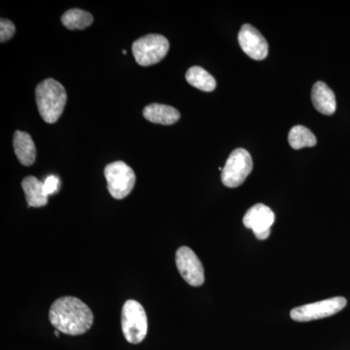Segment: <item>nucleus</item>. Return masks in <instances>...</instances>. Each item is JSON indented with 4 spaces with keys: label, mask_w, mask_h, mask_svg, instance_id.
<instances>
[{
    "label": "nucleus",
    "mask_w": 350,
    "mask_h": 350,
    "mask_svg": "<svg viewBox=\"0 0 350 350\" xmlns=\"http://www.w3.org/2000/svg\"><path fill=\"white\" fill-rule=\"evenodd\" d=\"M49 320L57 331L79 336L92 328L94 314L84 301L75 297H63L51 306Z\"/></svg>",
    "instance_id": "obj_1"
},
{
    "label": "nucleus",
    "mask_w": 350,
    "mask_h": 350,
    "mask_svg": "<svg viewBox=\"0 0 350 350\" xmlns=\"http://www.w3.org/2000/svg\"><path fill=\"white\" fill-rule=\"evenodd\" d=\"M36 100L38 111L44 121L54 124L63 114L68 94L61 83L49 78L36 87Z\"/></svg>",
    "instance_id": "obj_2"
},
{
    "label": "nucleus",
    "mask_w": 350,
    "mask_h": 350,
    "mask_svg": "<svg viewBox=\"0 0 350 350\" xmlns=\"http://www.w3.org/2000/svg\"><path fill=\"white\" fill-rule=\"evenodd\" d=\"M122 331L130 344H140L148 331V321L144 306L135 300H128L122 308Z\"/></svg>",
    "instance_id": "obj_3"
},
{
    "label": "nucleus",
    "mask_w": 350,
    "mask_h": 350,
    "mask_svg": "<svg viewBox=\"0 0 350 350\" xmlns=\"http://www.w3.org/2000/svg\"><path fill=\"white\" fill-rule=\"evenodd\" d=\"M169 50V40L161 34H147L133 44V57L142 66L160 63L167 56Z\"/></svg>",
    "instance_id": "obj_4"
},
{
    "label": "nucleus",
    "mask_w": 350,
    "mask_h": 350,
    "mask_svg": "<svg viewBox=\"0 0 350 350\" xmlns=\"http://www.w3.org/2000/svg\"><path fill=\"white\" fill-rule=\"evenodd\" d=\"M105 175L108 191L116 200H123L128 197L137 181V176L133 169L121 161L107 165L105 169Z\"/></svg>",
    "instance_id": "obj_5"
},
{
    "label": "nucleus",
    "mask_w": 350,
    "mask_h": 350,
    "mask_svg": "<svg viewBox=\"0 0 350 350\" xmlns=\"http://www.w3.org/2000/svg\"><path fill=\"white\" fill-rule=\"evenodd\" d=\"M253 170V161L250 152L238 148L232 152L223 167L221 180L226 187L237 188L247 178Z\"/></svg>",
    "instance_id": "obj_6"
},
{
    "label": "nucleus",
    "mask_w": 350,
    "mask_h": 350,
    "mask_svg": "<svg viewBox=\"0 0 350 350\" xmlns=\"http://www.w3.org/2000/svg\"><path fill=\"white\" fill-rule=\"evenodd\" d=\"M347 305V301L344 297H334L327 300L295 308L290 312V317L297 322L313 321L326 319L342 312Z\"/></svg>",
    "instance_id": "obj_7"
},
{
    "label": "nucleus",
    "mask_w": 350,
    "mask_h": 350,
    "mask_svg": "<svg viewBox=\"0 0 350 350\" xmlns=\"http://www.w3.org/2000/svg\"><path fill=\"white\" fill-rule=\"evenodd\" d=\"M176 267L183 280L191 286L200 287L204 283V269L194 251L181 246L175 255Z\"/></svg>",
    "instance_id": "obj_8"
},
{
    "label": "nucleus",
    "mask_w": 350,
    "mask_h": 350,
    "mask_svg": "<svg viewBox=\"0 0 350 350\" xmlns=\"http://www.w3.org/2000/svg\"><path fill=\"white\" fill-rule=\"evenodd\" d=\"M275 213L269 206L257 204L248 209L243 217V225L252 230L260 241H265L271 234V228L275 222Z\"/></svg>",
    "instance_id": "obj_9"
},
{
    "label": "nucleus",
    "mask_w": 350,
    "mask_h": 350,
    "mask_svg": "<svg viewBox=\"0 0 350 350\" xmlns=\"http://www.w3.org/2000/svg\"><path fill=\"white\" fill-rule=\"evenodd\" d=\"M241 49L251 59L262 61L269 54V45L261 32L250 24L243 25L239 33Z\"/></svg>",
    "instance_id": "obj_10"
},
{
    "label": "nucleus",
    "mask_w": 350,
    "mask_h": 350,
    "mask_svg": "<svg viewBox=\"0 0 350 350\" xmlns=\"http://www.w3.org/2000/svg\"><path fill=\"white\" fill-rule=\"evenodd\" d=\"M312 100L313 107L321 114L333 115L337 108L335 94L324 82L313 85Z\"/></svg>",
    "instance_id": "obj_11"
},
{
    "label": "nucleus",
    "mask_w": 350,
    "mask_h": 350,
    "mask_svg": "<svg viewBox=\"0 0 350 350\" xmlns=\"http://www.w3.org/2000/svg\"><path fill=\"white\" fill-rule=\"evenodd\" d=\"M13 146L16 156L23 165L29 167L33 165L36 159V148L29 133L16 131L14 133Z\"/></svg>",
    "instance_id": "obj_12"
},
{
    "label": "nucleus",
    "mask_w": 350,
    "mask_h": 350,
    "mask_svg": "<svg viewBox=\"0 0 350 350\" xmlns=\"http://www.w3.org/2000/svg\"><path fill=\"white\" fill-rule=\"evenodd\" d=\"M144 116L151 123L167 126L176 123L180 119V113L170 105L152 103L144 108Z\"/></svg>",
    "instance_id": "obj_13"
},
{
    "label": "nucleus",
    "mask_w": 350,
    "mask_h": 350,
    "mask_svg": "<svg viewBox=\"0 0 350 350\" xmlns=\"http://www.w3.org/2000/svg\"><path fill=\"white\" fill-rule=\"evenodd\" d=\"M22 187L29 207H42L48 204V196L44 191L43 182L36 177H25L22 181Z\"/></svg>",
    "instance_id": "obj_14"
},
{
    "label": "nucleus",
    "mask_w": 350,
    "mask_h": 350,
    "mask_svg": "<svg viewBox=\"0 0 350 350\" xmlns=\"http://www.w3.org/2000/svg\"><path fill=\"white\" fill-rule=\"evenodd\" d=\"M186 80L191 86L200 91L213 92L216 88V80L211 73L200 66H192L186 72Z\"/></svg>",
    "instance_id": "obj_15"
},
{
    "label": "nucleus",
    "mask_w": 350,
    "mask_h": 350,
    "mask_svg": "<svg viewBox=\"0 0 350 350\" xmlns=\"http://www.w3.org/2000/svg\"><path fill=\"white\" fill-rule=\"evenodd\" d=\"M94 22L92 14L81 9H70L62 16V23L66 29L75 31V29H85L90 27Z\"/></svg>",
    "instance_id": "obj_16"
},
{
    "label": "nucleus",
    "mask_w": 350,
    "mask_h": 350,
    "mask_svg": "<svg viewBox=\"0 0 350 350\" xmlns=\"http://www.w3.org/2000/svg\"><path fill=\"white\" fill-rule=\"evenodd\" d=\"M288 142L290 146L296 150L305 147H313L317 144V137L312 131L304 126H293L288 135Z\"/></svg>",
    "instance_id": "obj_17"
},
{
    "label": "nucleus",
    "mask_w": 350,
    "mask_h": 350,
    "mask_svg": "<svg viewBox=\"0 0 350 350\" xmlns=\"http://www.w3.org/2000/svg\"><path fill=\"white\" fill-rule=\"evenodd\" d=\"M16 27L11 21L1 19L0 21V41L2 43L10 40L15 34Z\"/></svg>",
    "instance_id": "obj_18"
},
{
    "label": "nucleus",
    "mask_w": 350,
    "mask_h": 350,
    "mask_svg": "<svg viewBox=\"0 0 350 350\" xmlns=\"http://www.w3.org/2000/svg\"><path fill=\"white\" fill-rule=\"evenodd\" d=\"M44 191H45L46 195L49 197L51 195L56 194L57 191L61 187V180L57 175H49L46 177L45 180L43 182Z\"/></svg>",
    "instance_id": "obj_19"
},
{
    "label": "nucleus",
    "mask_w": 350,
    "mask_h": 350,
    "mask_svg": "<svg viewBox=\"0 0 350 350\" xmlns=\"http://www.w3.org/2000/svg\"><path fill=\"white\" fill-rule=\"evenodd\" d=\"M59 331H55V336H56V337H59Z\"/></svg>",
    "instance_id": "obj_20"
},
{
    "label": "nucleus",
    "mask_w": 350,
    "mask_h": 350,
    "mask_svg": "<svg viewBox=\"0 0 350 350\" xmlns=\"http://www.w3.org/2000/svg\"><path fill=\"white\" fill-rule=\"evenodd\" d=\"M123 54H124V55H126V50H123Z\"/></svg>",
    "instance_id": "obj_21"
}]
</instances>
